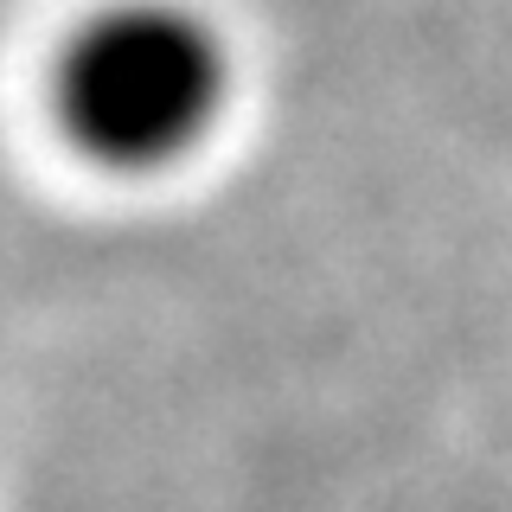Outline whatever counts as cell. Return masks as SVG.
<instances>
[{
  "mask_svg": "<svg viewBox=\"0 0 512 512\" xmlns=\"http://www.w3.org/2000/svg\"><path fill=\"white\" fill-rule=\"evenodd\" d=\"M231 103V45L173 0L96 13L58 64V116L103 167L154 173L212 141Z\"/></svg>",
  "mask_w": 512,
  "mask_h": 512,
  "instance_id": "obj_1",
  "label": "cell"
}]
</instances>
